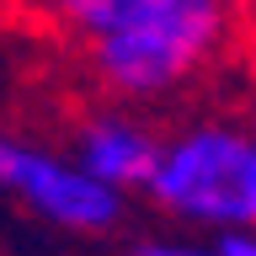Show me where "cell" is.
<instances>
[{"instance_id": "obj_7", "label": "cell", "mask_w": 256, "mask_h": 256, "mask_svg": "<svg viewBox=\"0 0 256 256\" xmlns=\"http://www.w3.org/2000/svg\"><path fill=\"white\" fill-rule=\"evenodd\" d=\"M214 256H256V230H224V235H214Z\"/></svg>"}, {"instance_id": "obj_2", "label": "cell", "mask_w": 256, "mask_h": 256, "mask_svg": "<svg viewBox=\"0 0 256 256\" xmlns=\"http://www.w3.org/2000/svg\"><path fill=\"white\" fill-rule=\"evenodd\" d=\"M144 198L182 230H256V107L208 102L160 123Z\"/></svg>"}, {"instance_id": "obj_5", "label": "cell", "mask_w": 256, "mask_h": 256, "mask_svg": "<svg viewBox=\"0 0 256 256\" xmlns=\"http://www.w3.org/2000/svg\"><path fill=\"white\" fill-rule=\"evenodd\" d=\"M139 0H32V11L43 16L48 27H59L70 43H86L91 32H102L107 22H118L123 11H134Z\"/></svg>"}, {"instance_id": "obj_3", "label": "cell", "mask_w": 256, "mask_h": 256, "mask_svg": "<svg viewBox=\"0 0 256 256\" xmlns=\"http://www.w3.org/2000/svg\"><path fill=\"white\" fill-rule=\"evenodd\" d=\"M0 203H16L59 235H112L123 224L128 198L96 182L64 144H38L0 123Z\"/></svg>"}, {"instance_id": "obj_6", "label": "cell", "mask_w": 256, "mask_h": 256, "mask_svg": "<svg viewBox=\"0 0 256 256\" xmlns=\"http://www.w3.org/2000/svg\"><path fill=\"white\" fill-rule=\"evenodd\" d=\"M128 256H214V235H198V230H160V235H139L128 246Z\"/></svg>"}, {"instance_id": "obj_4", "label": "cell", "mask_w": 256, "mask_h": 256, "mask_svg": "<svg viewBox=\"0 0 256 256\" xmlns=\"http://www.w3.org/2000/svg\"><path fill=\"white\" fill-rule=\"evenodd\" d=\"M64 150L96 176L107 182L112 192L144 198V182L155 171V150H160V123L144 107H128V102H107V107L80 112Z\"/></svg>"}, {"instance_id": "obj_1", "label": "cell", "mask_w": 256, "mask_h": 256, "mask_svg": "<svg viewBox=\"0 0 256 256\" xmlns=\"http://www.w3.org/2000/svg\"><path fill=\"white\" fill-rule=\"evenodd\" d=\"M240 0H139L91 32L80 54L96 91L128 107H160L198 91L235 48Z\"/></svg>"}]
</instances>
